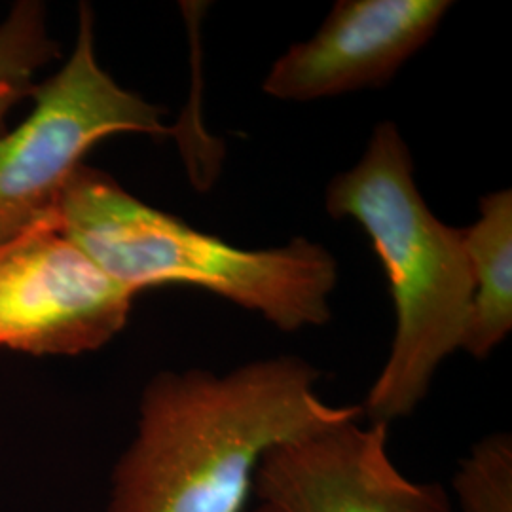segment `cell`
<instances>
[{"label":"cell","mask_w":512,"mask_h":512,"mask_svg":"<svg viewBox=\"0 0 512 512\" xmlns=\"http://www.w3.org/2000/svg\"><path fill=\"white\" fill-rule=\"evenodd\" d=\"M133 298L61 232L57 211L0 247V348L35 357L103 348L126 327Z\"/></svg>","instance_id":"obj_5"},{"label":"cell","mask_w":512,"mask_h":512,"mask_svg":"<svg viewBox=\"0 0 512 512\" xmlns=\"http://www.w3.org/2000/svg\"><path fill=\"white\" fill-rule=\"evenodd\" d=\"M59 48L50 37L46 8L35 0L14 4L0 23V133L8 112L35 90L37 73Z\"/></svg>","instance_id":"obj_9"},{"label":"cell","mask_w":512,"mask_h":512,"mask_svg":"<svg viewBox=\"0 0 512 512\" xmlns=\"http://www.w3.org/2000/svg\"><path fill=\"white\" fill-rule=\"evenodd\" d=\"M325 207L365 228L389 277L395 338L363 404L372 423L389 425L418 408L442 361L461 349L473 298L463 230L431 213L391 122L374 129L359 164L330 181Z\"/></svg>","instance_id":"obj_2"},{"label":"cell","mask_w":512,"mask_h":512,"mask_svg":"<svg viewBox=\"0 0 512 512\" xmlns=\"http://www.w3.org/2000/svg\"><path fill=\"white\" fill-rule=\"evenodd\" d=\"M452 2L342 0L321 29L281 55L262 90L281 101H315L382 86L423 48Z\"/></svg>","instance_id":"obj_7"},{"label":"cell","mask_w":512,"mask_h":512,"mask_svg":"<svg viewBox=\"0 0 512 512\" xmlns=\"http://www.w3.org/2000/svg\"><path fill=\"white\" fill-rule=\"evenodd\" d=\"M57 217L67 238L135 294L160 285L202 287L285 332L330 319L338 264L306 238L266 251L232 247L133 198L109 173L86 164L65 184Z\"/></svg>","instance_id":"obj_3"},{"label":"cell","mask_w":512,"mask_h":512,"mask_svg":"<svg viewBox=\"0 0 512 512\" xmlns=\"http://www.w3.org/2000/svg\"><path fill=\"white\" fill-rule=\"evenodd\" d=\"M35 109L0 135V247L57 211L59 196L101 139L114 133H169L162 110L124 90L97 61L93 10H78L67 63L31 92Z\"/></svg>","instance_id":"obj_4"},{"label":"cell","mask_w":512,"mask_h":512,"mask_svg":"<svg viewBox=\"0 0 512 512\" xmlns=\"http://www.w3.org/2000/svg\"><path fill=\"white\" fill-rule=\"evenodd\" d=\"M253 492L272 512H452L439 482L404 475L389 425L353 420L270 448Z\"/></svg>","instance_id":"obj_6"},{"label":"cell","mask_w":512,"mask_h":512,"mask_svg":"<svg viewBox=\"0 0 512 512\" xmlns=\"http://www.w3.org/2000/svg\"><path fill=\"white\" fill-rule=\"evenodd\" d=\"M319 378L293 355L224 374L158 372L143 389L135 435L114 463L105 512H247L270 448L361 420V404L323 401Z\"/></svg>","instance_id":"obj_1"},{"label":"cell","mask_w":512,"mask_h":512,"mask_svg":"<svg viewBox=\"0 0 512 512\" xmlns=\"http://www.w3.org/2000/svg\"><path fill=\"white\" fill-rule=\"evenodd\" d=\"M473 298L461 349L486 359L512 329V192L480 200V219L463 230Z\"/></svg>","instance_id":"obj_8"},{"label":"cell","mask_w":512,"mask_h":512,"mask_svg":"<svg viewBox=\"0 0 512 512\" xmlns=\"http://www.w3.org/2000/svg\"><path fill=\"white\" fill-rule=\"evenodd\" d=\"M461 512H512V437L478 440L452 480Z\"/></svg>","instance_id":"obj_10"},{"label":"cell","mask_w":512,"mask_h":512,"mask_svg":"<svg viewBox=\"0 0 512 512\" xmlns=\"http://www.w3.org/2000/svg\"><path fill=\"white\" fill-rule=\"evenodd\" d=\"M247 512H272L270 509H266L264 505H260V507H256V509H253V511H247Z\"/></svg>","instance_id":"obj_11"}]
</instances>
